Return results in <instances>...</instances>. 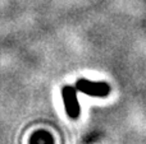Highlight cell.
<instances>
[{"label": "cell", "instance_id": "cell-1", "mask_svg": "<svg viewBox=\"0 0 146 144\" xmlns=\"http://www.w3.org/2000/svg\"><path fill=\"white\" fill-rule=\"evenodd\" d=\"M76 89L91 97H106L110 93V87L105 82H94L81 78L76 82Z\"/></svg>", "mask_w": 146, "mask_h": 144}, {"label": "cell", "instance_id": "cell-2", "mask_svg": "<svg viewBox=\"0 0 146 144\" xmlns=\"http://www.w3.org/2000/svg\"><path fill=\"white\" fill-rule=\"evenodd\" d=\"M62 97H63L64 107L71 119H78L81 115L80 102L77 98V89L76 87L66 86L62 89Z\"/></svg>", "mask_w": 146, "mask_h": 144}, {"label": "cell", "instance_id": "cell-3", "mask_svg": "<svg viewBox=\"0 0 146 144\" xmlns=\"http://www.w3.org/2000/svg\"><path fill=\"white\" fill-rule=\"evenodd\" d=\"M30 144H54L53 135L46 130H38L31 135Z\"/></svg>", "mask_w": 146, "mask_h": 144}]
</instances>
